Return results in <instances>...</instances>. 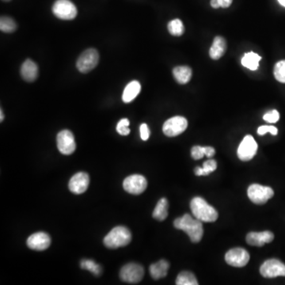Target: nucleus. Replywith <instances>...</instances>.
Returning <instances> with one entry per match:
<instances>
[{"label":"nucleus","instance_id":"obj_6","mask_svg":"<svg viewBox=\"0 0 285 285\" xmlns=\"http://www.w3.org/2000/svg\"><path fill=\"white\" fill-rule=\"evenodd\" d=\"M99 61V54L95 49L86 50L78 59L76 67L82 73H88L97 66Z\"/></svg>","mask_w":285,"mask_h":285},{"label":"nucleus","instance_id":"obj_16","mask_svg":"<svg viewBox=\"0 0 285 285\" xmlns=\"http://www.w3.org/2000/svg\"><path fill=\"white\" fill-rule=\"evenodd\" d=\"M274 239V235L271 231L250 232L247 235V242L250 246L262 247L266 243H270Z\"/></svg>","mask_w":285,"mask_h":285},{"label":"nucleus","instance_id":"obj_21","mask_svg":"<svg viewBox=\"0 0 285 285\" xmlns=\"http://www.w3.org/2000/svg\"><path fill=\"white\" fill-rule=\"evenodd\" d=\"M173 74L179 84H187L191 80L192 72L190 67L179 66L174 68Z\"/></svg>","mask_w":285,"mask_h":285},{"label":"nucleus","instance_id":"obj_10","mask_svg":"<svg viewBox=\"0 0 285 285\" xmlns=\"http://www.w3.org/2000/svg\"><path fill=\"white\" fill-rule=\"evenodd\" d=\"M260 274L266 278L285 277V265L278 259H270L261 266Z\"/></svg>","mask_w":285,"mask_h":285},{"label":"nucleus","instance_id":"obj_4","mask_svg":"<svg viewBox=\"0 0 285 285\" xmlns=\"http://www.w3.org/2000/svg\"><path fill=\"white\" fill-rule=\"evenodd\" d=\"M247 194L250 200L254 204H264L274 196V192L270 187L253 184L249 187Z\"/></svg>","mask_w":285,"mask_h":285},{"label":"nucleus","instance_id":"obj_3","mask_svg":"<svg viewBox=\"0 0 285 285\" xmlns=\"http://www.w3.org/2000/svg\"><path fill=\"white\" fill-rule=\"evenodd\" d=\"M132 234L127 227L118 226L110 231L104 239V244L109 249L125 247L130 243Z\"/></svg>","mask_w":285,"mask_h":285},{"label":"nucleus","instance_id":"obj_35","mask_svg":"<svg viewBox=\"0 0 285 285\" xmlns=\"http://www.w3.org/2000/svg\"><path fill=\"white\" fill-rule=\"evenodd\" d=\"M140 137H141L142 140H144V141L148 140L150 136V130L147 124H142L140 125Z\"/></svg>","mask_w":285,"mask_h":285},{"label":"nucleus","instance_id":"obj_34","mask_svg":"<svg viewBox=\"0 0 285 285\" xmlns=\"http://www.w3.org/2000/svg\"><path fill=\"white\" fill-rule=\"evenodd\" d=\"M233 0H211V6L215 9L223 7L227 8L231 6Z\"/></svg>","mask_w":285,"mask_h":285},{"label":"nucleus","instance_id":"obj_23","mask_svg":"<svg viewBox=\"0 0 285 285\" xmlns=\"http://www.w3.org/2000/svg\"><path fill=\"white\" fill-rule=\"evenodd\" d=\"M168 206L169 204L166 198L160 199L155 206V210L152 214L153 217L159 221L165 220L168 216Z\"/></svg>","mask_w":285,"mask_h":285},{"label":"nucleus","instance_id":"obj_19","mask_svg":"<svg viewBox=\"0 0 285 285\" xmlns=\"http://www.w3.org/2000/svg\"><path fill=\"white\" fill-rule=\"evenodd\" d=\"M169 268V262L166 260H160L156 263L151 265L149 269L150 274L153 279H161L167 275Z\"/></svg>","mask_w":285,"mask_h":285},{"label":"nucleus","instance_id":"obj_5","mask_svg":"<svg viewBox=\"0 0 285 285\" xmlns=\"http://www.w3.org/2000/svg\"><path fill=\"white\" fill-rule=\"evenodd\" d=\"M144 276V267L137 263H128L122 267L120 272V279L129 284L139 283Z\"/></svg>","mask_w":285,"mask_h":285},{"label":"nucleus","instance_id":"obj_7","mask_svg":"<svg viewBox=\"0 0 285 285\" xmlns=\"http://www.w3.org/2000/svg\"><path fill=\"white\" fill-rule=\"evenodd\" d=\"M188 121L183 116H176L167 120L163 124V131L169 137L179 136L187 130Z\"/></svg>","mask_w":285,"mask_h":285},{"label":"nucleus","instance_id":"obj_38","mask_svg":"<svg viewBox=\"0 0 285 285\" xmlns=\"http://www.w3.org/2000/svg\"><path fill=\"white\" fill-rule=\"evenodd\" d=\"M4 119V115L2 114V109H1V110H0V120H1V121H2V120H3Z\"/></svg>","mask_w":285,"mask_h":285},{"label":"nucleus","instance_id":"obj_18","mask_svg":"<svg viewBox=\"0 0 285 285\" xmlns=\"http://www.w3.org/2000/svg\"><path fill=\"white\" fill-rule=\"evenodd\" d=\"M21 75L25 81L33 82L37 80L38 76V68L33 60H25L21 68Z\"/></svg>","mask_w":285,"mask_h":285},{"label":"nucleus","instance_id":"obj_31","mask_svg":"<svg viewBox=\"0 0 285 285\" xmlns=\"http://www.w3.org/2000/svg\"><path fill=\"white\" fill-rule=\"evenodd\" d=\"M191 155H192V159L195 160H199L205 156L204 153V147H200V146H194L191 150Z\"/></svg>","mask_w":285,"mask_h":285},{"label":"nucleus","instance_id":"obj_36","mask_svg":"<svg viewBox=\"0 0 285 285\" xmlns=\"http://www.w3.org/2000/svg\"><path fill=\"white\" fill-rule=\"evenodd\" d=\"M204 153L208 158L213 157L215 154V149L211 147H204Z\"/></svg>","mask_w":285,"mask_h":285},{"label":"nucleus","instance_id":"obj_13","mask_svg":"<svg viewBox=\"0 0 285 285\" xmlns=\"http://www.w3.org/2000/svg\"><path fill=\"white\" fill-rule=\"evenodd\" d=\"M225 261L233 267H244L250 261V254L245 249H231L225 254Z\"/></svg>","mask_w":285,"mask_h":285},{"label":"nucleus","instance_id":"obj_32","mask_svg":"<svg viewBox=\"0 0 285 285\" xmlns=\"http://www.w3.org/2000/svg\"><path fill=\"white\" fill-rule=\"evenodd\" d=\"M263 119L269 123L278 122L280 119V113L278 110H274L268 112L263 116Z\"/></svg>","mask_w":285,"mask_h":285},{"label":"nucleus","instance_id":"obj_12","mask_svg":"<svg viewBox=\"0 0 285 285\" xmlns=\"http://www.w3.org/2000/svg\"><path fill=\"white\" fill-rule=\"evenodd\" d=\"M57 148L63 155H72L76 151V144L74 135L69 130L59 132L57 138Z\"/></svg>","mask_w":285,"mask_h":285},{"label":"nucleus","instance_id":"obj_11","mask_svg":"<svg viewBox=\"0 0 285 285\" xmlns=\"http://www.w3.org/2000/svg\"><path fill=\"white\" fill-rule=\"evenodd\" d=\"M148 187V182L144 176L133 175L124 179L123 187L126 192L134 195L143 193Z\"/></svg>","mask_w":285,"mask_h":285},{"label":"nucleus","instance_id":"obj_27","mask_svg":"<svg viewBox=\"0 0 285 285\" xmlns=\"http://www.w3.org/2000/svg\"><path fill=\"white\" fill-rule=\"evenodd\" d=\"M17 29L14 20L9 17H2L0 19V29L4 33H13Z\"/></svg>","mask_w":285,"mask_h":285},{"label":"nucleus","instance_id":"obj_8","mask_svg":"<svg viewBox=\"0 0 285 285\" xmlns=\"http://www.w3.org/2000/svg\"><path fill=\"white\" fill-rule=\"evenodd\" d=\"M53 12L60 19L72 20L77 15V8L69 0H57L53 5Z\"/></svg>","mask_w":285,"mask_h":285},{"label":"nucleus","instance_id":"obj_25","mask_svg":"<svg viewBox=\"0 0 285 285\" xmlns=\"http://www.w3.org/2000/svg\"><path fill=\"white\" fill-rule=\"evenodd\" d=\"M177 285H197L198 282L193 274L188 271H183L178 276Z\"/></svg>","mask_w":285,"mask_h":285},{"label":"nucleus","instance_id":"obj_30","mask_svg":"<svg viewBox=\"0 0 285 285\" xmlns=\"http://www.w3.org/2000/svg\"><path fill=\"white\" fill-rule=\"evenodd\" d=\"M129 124L130 122L127 118L120 120L116 125V131L121 136H128V134L130 133V129L128 128Z\"/></svg>","mask_w":285,"mask_h":285},{"label":"nucleus","instance_id":"obj_26","mask_svg":"<svg viewBox=\"0 0 285 285\" xmlns=\"http://www.w3.org/2000/svg\"><path fill=\"white\" fill-rule=\"evenodd\" d=\"M168 30L171 35L179 37L183 35L185 31L184 25L180 19H174L168 23Z\"/></svg>","mask_w":285,"mask_h":285},{"label":"nucleus","instance_id":"obj_15","mask_svg":"<svg viewBox=\"0 0 285 285\" xmlns=\"http://www.w3.org/2000/svg\"><path fill=\"white\" fill-rule=\"evenodd\" d=\"M51 244V239L48 234L45 232H37L30 235L27 239V246L31 250H45L49 248Z\"/></svg>","mask_w":285,"mask_h":285},{"label":"nucleus","instance_id":"obj_9","mask_svg":"<svg viewBox=\"0 0 285 285\" xmlns=\"http://www.w3.org/2000/svg\"><path fill=\"white\" fill-rule=\"evenodd\" d=\"M258 147V144L254 137L250 135H247L243 138V141L241 142L238 148V157L242 161H250L256 155Z\"/></svg>","mask_w":285,"mask_h":285},{"label":"nucleus","instance_id":"obj_17","mask_svg":"<svg viewBox=\"0 0 285 285\" xmlns=\"http://www.w3.org/2000/svg\"><path fill=\"white\" fill-rule=\"evenodd\" d=\"M227 50V42L223 37H215L209 50V56L212 60H219Z\"/></svg>","mask_w":285,"mask_h":285},{"label":"nucleus","instance_id":"obj_2","mask_svg":"<svg viewBox=\"0 0 285 285\" xmlns=\"http://www.w3.org/2000/svg\"><path fill=\"white\" fill-rule=\"evenodd\" d=\"M190 208L194 217L200 221L212 223L218 219L217 211L200 196L194 197L191 200Z\"/></svg>","mask_w":285,"mask_h":285},{"label":"nucleus","instance_id":"obj_1","mask_svg":"<svg viewBox=\"0 0 285 285\" xmlns=\"http://www.w3.org/2000/svg\"><path fill=\"white\" fill-rule=\"evenodd\" d=\"M174 226L175 228L187 233L190 237V240L193 243L200 242L204 235L202 221L196 218L193 219L190 214H185L182 217L175 219Z\"/></svg>","mask_w":285,"mask_h":285},{"label":"nucleus","instance_id":"obj_22","mask_svg":"<svg viewBox=\"0 0 285 285\" xmlns=\"http://www.w3.org/2000/svg\"><path fill=\"white\" fill-rule=\"evenodd\" d=\"M261 60L262 57L259 55L250 52L244 55V57L242 59V64L243 67L248 68L250 70L256 71L259 68V62Z\"/></svg>","mask_w":285,"mask_h":285},{"label":"nucleus","instance_id":"obj_39","mask_svg":"<svg viewBox=\"0 0 285 285\" xmlns=\"http://www.w3.org/2000/svg\"><path fill=\"white\" fill-rule=\"evenodd\" d=\"M3 1H6V2H9L10 0H3Z\"/></svg>","mask_w":285,"mask_h":285},{"label":"nucleus","instance_id":"obj_37","mask_svg":"<svg viewBox=\"0 0 285 285\" xmlns=\"http://www.w3.org/2000/svg\"><path fill=\"white\" fill-rule=\"evenodd\" d=\"M279 3L282 5V6H285V0H278Z\"/></svg>","mask_w":285,"mask_h":285},{"label":"nucleus","instance_id":"obj_29","mask_svg":"<svg viewBox=\"0 0 285 285\" xmlns=\"http://www.w3.org/2000/svg\"><path fill=\"white\" fill-rule=\"evenodd\" d=\"M274 73L276 80L280 83L285 84V60H282L276 64Z\"/></svg>","mask_w":285,"mask_h":285},{"label":"nucleus","instance_id":"obj_20","mask_svg":"<svg viewBox=\"0 0 285 285\" xmlns=\"http://www.w3.org/2000/svg\"><path fill=\"white\" fill-rule=\"evenodd\" d=\"M140 90H141V86H140L139 82L132 81L129 83L126 86L124 93H123V101L125 103H129L133 101L134 99L136 98V96L140 94Z\"/></svg>","mask_w":285,"mask_h":285},{"label":"nucleus","instance_id":"obj_33","mask_svg":"<svg viewBox=\"0 0 285 285\" xmlns=\"http://www.w3.org/2000/svg\"><path fill=\"white\" fill-rule=\"evenodd\" d=\"M267 132H270L272 135L276 136V135H278V128H276V127L269 126V125H263V126H261L258 128V135H260V136H263V135L267 133Z\"/></svg>","mask_w":285,"mask_h":285},{"label":"nucleus","instance_id":"obj_14","mask_svg":"<svg viewBox=\"0 0 285 285\" xmlns=\"http://www.w3.org/2000/svg\"><path fill=\"white\" fill-rule=\"evenodd\" d=\"M90 178L87 173H77L71 179L68 187L71 192L75 194H82L87 191L89 187Z\"/></svg>","mask_w":285,"mask_h":285},{"label":"nucleus","instance_id":"obj_28","mask_svg":"<svg viewBox=\"0 0 285 285\" xmlns=\"http://www.w3.org/2000/svg\"><path fill=\"white\" fill-rule=\"evenodd\" d=\"M81 268L84 270L92 272L95 276H99L101 273V268L99 265L96 264L94 261L84 259L81 262Z\"/></svg>","mask_w":285,"mask_h":285},{"label":"nucleus","instance_id":"obj_24","mask_svg":"<svg viewBox=\"0 0 285 285\" xmlns=\"http://www.w3.org/2000/svg\"><path fill=\"white\" fill-rule=\"evenodd\" d=\"M217 168V163L213 159H209L204 162L203 167H196L194 170L196 176H207L213 172Z\"/></svg>","mask_w":285,"mask_h":285}]
</instances>
